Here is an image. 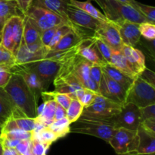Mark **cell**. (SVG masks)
<instances>
[{
	"label": "cell",
	"mask_w": 155,
	"mask_h": 155,
	"mask_svg": "<svg viewBox=\"0 0 155 155\" xmlns=\"http://www.w3.org/2000/svg\"><path fill=\"white\" fill-rule=\"evenodd\" d=\"M15 106L29 118H36L38 115L37 100L34 94L18 74H12L8 83L4 88Z\"/></svg>",
	"instance_id": "6da1fadb"
},
{
	"label": "cell",
	"mask_w": 155,
	"mask_h": 155,
	"mask_svg": "<svg viewBox=\"0 0 155 155\" xmlns=\"http://www.w3.org/2000/svg\"><path fill=\"white\" fill-rule=\"evenodd\" d=\"M123 106L98 94L90 105L84 107L80 119L108 123L114 126V117L120 112Z\"/></svg>",
	"instance_id": "7a4b0ae2"
},
{
	"label": "cell",
	"mask_w": 155,
	"mask_h": 155,
	"mask_svg": "<svg viewBox=\"0 0 155 155\" xmlns=\"http://www.w3.org/2000/svg\"><path fill=\"white\" fill-rule=\"evenodd\" d=\"M133 103L139 108L155 104V87L138 76L127 91L125 103Z\"/></svg>",
	"instance_id": "3957f363"
},
{
	"label": "cell",
	"mask_w": 155,
	"mask_h": 155,
	"mask_svg": "<svg viewBox=\"0 0 155 155\" xmlns=\"http://www.w3.org/2000/svg\"><path fill=\"white\" fill-rule=\"evenodd\" d=\"M115 129L112 125L94 120L79 119L71 126L70 132L92 135L104 140L108 143L114 133Z\"/></svg>",
	"instance_id": "277c9868"
},
{
	"label": "cell",
	"mask_w": 155,
	"mask_h": 155,
	"mask_svg": "<svg viewBox=\"0 0 155 155\" xmlns=\"http://www.w3.org/2000/svg\"><path fill=\"white\" fill-rule=\"evenodd\" d=\"M139 138L136 131L129 129H116L108 143L118 155L133 153L136 150Z\"/></svg>",
	"instance_id": "5b68a950"
},
{
	"label": "cell",
	"mask_w": 155,
	"mask_h": 155,
	"mask_svg": "<svg viewBox=\"0 0 155 155\" xmlns=\"http://www.w3.org/2000/svg\"><path fill=\"white\" fill-rule=\"evenodd\" d=\"M26 15L32 18L42 31L51 27L62 25L64 24H70L66 20L62 18L57 14L34 5H31L30 6Z\"/></svg>",
	"instance_id": "8992f818"
},
{
	"label": "cell",
	"mask_w": 155,
	"mask_h": 155,
	"mask_svg": "<svg viewBox=\"0 0 155 155\" xmlns=\"http://www.w3.org/2000/svg\"><path fill=\"white\" fill-rule=\"evenodd\" d=\"M67 18L73 29H85L93 33L96 31L101 22L71 3L67 8Z\"/></svg>",
	"instance_id": "52a82bcc"
},
{
	"label": "cell",
	"mask_w": 155,
	"mask_h": 155,
	"mask_svg": "<svg viewBox=\"0 0 155 155\" xmlns=\"http://www.w3.org/2000/svg\"><path fill=\"white\" fill-rule=\"evenodd\" d=\"M37 74L43 91H46L58 71L60 63L51 59H42L27 63Z\"/></svg>",
	"instance_id": "ba28073f"
},
{
	"label": "cell",
	"mask_w": 155,
	"mask_h": 155,
	"mask_svg": "<svg viewBox=\"0 0 155 155\" xmlns=\"http://www.w3.org/2000/svg\"><path fill=\"white\" fill-rule=\"evenodd\" d=\"M113 122L115 129L123 128L136 131L140 125L139 108L133 103H125L120 112L114 117Z\"/></svg>",
	"instance_id": "9c48e42d"
},
{
	"label": "cell",
	"mask_w": 155,
	"mask_h": 155,
	"mask_svg": "<svg viewBox=\"0 0 155 155\" xmlns=\"http://www.w3.org/2000/svg\"><path fill=\"white\" fill-rule=\"evenodd\" d=\"M98 94L115 103L124 105L127 91L124 87L103 72L102 78L98 86Z\"/></svg>",
	"instance_id": "30bf717a"
},
{
	"label": "cell",
	"mask_w": 155,
	"mask_h": 155,
	"mask_svg": "<svg viewBox=\"0 0 155 155\" xmlns=\"http://www.w3.org/2000/svg\"><path fill=\"white\" fill-rule=\"evenodd\" d=\"M92 65V62L81 57L80 55L76 54L73 64V74L83 88L98 94V86L90 78V68Z\"/></svg>",
	"instance_id": "8fae6325"
},
{
	"label": "cell",
	"mask_w": 155,
	"mask_h": 155,
	"mask_svg": "<svg viewBox=\"0 0 155 155\" xmlns=\"http://www.w3.org/2000/svg\"><path fill=\"white\" fill-rule=\"evenodd\" d=\"M95 35L107 43L114 50H120L124 45L117 26L114 22L109 20L100 22Z\"/></svg>",
	"instance_id": "7c38bea8"
},
{
	"label": "cell",
	"mask_w": 155,
	"mask_h": 155,
	"mask_svg": "<svg viewBox=\"0 0 155 155\" xmlns=\"http://www.w3.org/2000/svg\"><path fill=\"white\" fill-rule=\"evenodd\" d=\"M11 71L12 74H18L23 78L28 88L34 94L36 100L38 101L41 96V93L43 91V90L39 78L35 71L27 64H21V65L15 64L11 68Z\"/></svg>",
	"instance_id": "4fadbf2b"
},
{
	"label": "cell",
	"mask_w": 155,
	"mask_h": 155,
	"mask_svg": "<svg viewBox=\"0 0 155 155\" xmlns=\"http://www.w3.org/2000/svg\"><path fill=\"white\" fill-rule=\"evenodd\" d=\"M109 4L116 15V22L121 20H126L135 24H140L148 21L146 18L133 6L123 4L117 0H109Z\"/></svg>",
	"instance_id": "5bb4252c"
},
{
	"label": "cell",
	"mask_w": 155,
	"mask_h": 155,
	"mask_svg": "<svg viewBox=\"0 0 155 155\" xmlns=\"http://www.w3.org/2000/svg\"><path fill=\"white\" fill-rule=\"evenodd\" d=\"M77 54L92 64L103 65L107 62L98 51L95 40V36L83 39L77 46Z\"/></svg>",
	"instance_id": "9a60e30c"
},
{
	"label": "cell",
	"mask_w": 155,
	"mask_h": 155,
	"mask_svg": "<svg viewBox=\"0 0 155 155\" xmlns=\"http://www.w3.org/2000/svg\"><path fill=\"white\" fill-rule=\"evenodd\" d=\"M117 26L123 44L135 47L141 40L139 24L126 20L114 22Z\"/></svg>",
	"instance_id": "2e32d148"
},
{
	"label": "cell",
	"mask_w": 155,
	"mask_h": 155,
	"mask_svg": "<svg viewBox=\"0 0 155 155\" xmlns=\"http://www.w3.org/2000/svg\"><path fill=\"white\" fill-rule=\"evenodd\" d=\"M41 97L43 100V104L41 106L40 112H38L37 116L35 119L43 125L45 127H48L54 122V111L57 103L51 98L48 91H42L41 93Z\"/></svg>",
	"instance_id": "e0dca14e"
},
{
	"label": "cell",
	"mask_w": 155,
	"mask_h": 155,
	"mask_svg": "<svg viewBox=\"0 0 155 155\" xmlns=\"http://www.w3.org/2000/svg\"><path fill=\"white\" fill-rule=\"evenodd\" d=\"M120 51L128 61L132 69L138 76L146 68L145 57L142 52L139 49L124 44Z\"/></svg>",
	"instance_id": "ac0fdd59"
},
{
	"label": "cell",
	"mask_w": 155,
	"mask_h": 155,
	"mask_svg": "<svg viewBox=\"0 0 155 155\" xmlns=\"http://www.w3.org/2000/svg\"><path fill=\"white\" fill-rule=\"evenodd\" d=\"M48 50L45 47H42L37 51H31L29 50L27 46L22 40L19 49L15 56V64L21 65V64L30 63V62L42 60L45 59Z\"/></svg>",
	"instance_id": "d6986e66"
},
{
	"label": "cell",
	"mask_w": 155,
	"mask_h": 155,
	"mask_svg": "<svg viewBox=\"0 0 155 155\" xmlns=\"http://www.w3.org/2000/svg\"><path fill=\"white\" fill-rule=\"evenodd\" d=\"M41 32L37 24L30 17L24 16V32L23 40L26 45L30 46L33 44L42 43L40 40Z\"/></svg>",
	"instance_id": "ffe728a7"
},
{
	"label": "cell",
	"mask_w": 155,
	"mask_h": 155,
	"mask_svg": "<svg viewBox=\"0 0 155 155\" xmlns=\"http://www.w3.org/2000/svg\"><path fill=\"white\" fill-rule=\"evenodd\" d=\"M69 4L70 0H33L31 5L48 9L57 14L69 23L67 18V8Z\"/></svg>",
	"instance_id": "44dd1931"
},
{
	"label": "cell",
	"mask_w": 155,
	"mask_h": 155,
	"mask_svg": "<svg viewBox=\"0 0 155 155\" xmlns=\"http://www.w3.org/2000/svg\"><path fill=\"white\" fill-rule=\"evenodd\" d=\"M109 64L117 68L119 71H120L121 72H123L131 78L135 79L136 77H138L137 74L132 69L128 61L127 60L126 57L120 50H113V53H112Z\"/></svg>",
	"instance_id": "7402d4cb"
},
{
	"label": "cell",
	"mask_w": 155,
	"mask_h": 155,
	"mask_svg": "<svg viewBox=\"0 0 155 155\" xmlns=\"http://www.w3.org/2000/svg\"><path fill=\"white\" fill-rule=\"evenodd\" d=\"M101 67L103 72L105 73L108 77L113 79L114 81H115L118 84H120L121 86H123L125 88L126 91H128V90L130 89V86L133 84L134 79L128 77L125 74H124L120 71H119L117 68L112 66L111 65H110L108 63L104 64V65H101Z\"/></svg>",
	"instance_id": "603a6c76"
},
{
	"label": "cell",
	"mask_w": 155,
	"mask_h": 155,
	"mask_svg": "<svg viewBox=\"0 0 155 155\" xmlns=\"http://www.w3.org/2000/svg\"><path fill=\"white\" fill-rule=\"evenodd\" d=\"M15 107L16 106L10 96L4 88H0V126H3L6 121L12 116Z\"/></svg>",
	"instance_id": "cb8c5ba5"
},
{
	"label": "cell",
	"mask_w": 155,
	"mask_h": 155,
	"mask_svg": "<svg viewBox=\"0 0 155 155\" xmlns=\"http://www.w3.org/2000/svg\"><path fill=\"white\" fill-rule=\"evenodd\" d=\"M12 24V36L14 40V56L18 52L21 41L23 40V32H24V16L16 15L9 18Z\"/></svg>",
	"instance_id": "d4e9b609"
},
{
	"label": "cell",
	"mask_w": 155,
	"mask_h": 155,
	"mask_svg": "<svg viewBox=\"0 0 155 155\" xmlns=\"http://www.w3.org/2000/svg\"><path fill=\"white\" fill-rule=\"evenodd\" d=\"M83 39L85 38H83L77 30L72 28L71 31L66 33L60 40V41L58 43L54 49L50 51H59V50H64L73 48V47L79 45Z\"/></svg>",
	"instance_id": "484cf974"
},
{
	"label": "cell",
	"mask_w": 155,
	"mask_h": 155,
	"mask_svg": "<svg viewBox=\"0 0 155 155\" xmlns=\"http://www.w3.org/2000/svg\"><path fill=\"white\" fill-rule=\"evenodd\" d=\"M70 3L74 5V6L77 7L78 9L83 10V12H86L89 15L95 18V19L98 20V21H106L108 20L104 14L101 13L98 9H97L89 1L82 2L78 1V0H70Z\"/></svg>",
	"instance_id": "4316f807"
},
{
	"label": "cell",
	"mask_w": 155,
	"mask_h": 155,
	"mask_svg": "<svg viewBox=\"0 0 155 155\" xmlns=\"http://www.w3.org/2000/svg\"><path fill=\"white\" fill-rule=\"evenodd\" d=\"M21 15L15 0H0V18L6 21L13 16Z\"/></svg>",
	"instance_id": "83f0119b"
},
{
	"label": "cell",
	"mask_w": 155,
	"mask_h": 155,
	"mask_svg": "<svg viewBox=\"0 0 155 155\" xmlns=\"http://www.w3.org/2000/svg\"><path fill=\"white\" fill-rule=\"evenodd\" d=\"M0 44L13 54L14 40L13 36H12V24L9 19L5 22L2 27L1 37H0Z\"/></svg>",
	"instance_id": "f1b7e54d"
},
{
	"label": "cell",
	"mask_w": 155,
	"mask_h": 155,
	"mask_svg": "<svg viewBox=\"0 0 155 155\" xmlns=\"http://www.w3.org/2000/svg\"><path fill=\"white\" fill-rule=\"evenodd\" d=\"M58 137L54 132L50 130L48 127H45L38 132H32L31 140H36L40 142L51 145L53 142L58 139Z\"/></svg>",
	"instance_id": "f546056e"
},
{
	"label": "cell",
	"mask_w": 155,
	"mask_h": 155,
	"mask_svg": "<svg viewBox=\"0 0 155 155\" xmlns=\"http://www.w3.org/2000/svg\"><path fill=\"white\" fill-rule=\"evenodd\" d=\"M71 123L67 117L61 119L60 120L54 121L48 126L50 130L52 131L53 132L58 135L59 138L64 137L65 135L70 133V129H71Z\"/></svg>",
	"instance_id": "4dcf8cb0"
},
{
	"label": "cell",
	"mask_w": 155,
	"mask_h": 155,
	"mask_svg": "<svg viewBox=\"0 0 155 155\" xmlns=\"http://www.w3.org/2000/svg\"><path fill=\"white\" fill-rule=\"evenodd\" d=\"M84 107L80 103L77 98H74L67 109V118L69 120L70 123L75 122L81 116Z\"/></svg>",
	"instance_id": "1f68e13d"
},
{
	"label": "cell",
	"mask_w": 155,
	"mask_h": 155,
	"mask_svg": "<svg viewBox=\"0 0 155 155\" xmlns=\"http://www.w3.org/2000/svg\"><path fill=\"white\" fill-rule=\"evenodd\" d=\"M98 95V93L95 92L93 91L87 89V88H83L82 89L79 90L76 94V98L80 102L83 107H86L89 105H90L95 97Z\"/></svg>",
	"instance_id": "d6a6232c"
},
{
	"label": "cell",
	"mask_w": 155,
	"mask_h": 155,
	"mask_svg": "<svg viewBox=\"0 0 155 155\" xmlns=\"http://www.w3.org/2000/svg\"><path fill=\"white\" fill-rule=\"evenodd\" d=\"M95 36V44H96V46L98 48V51L101 53V56L104 59V60L107 63H110V58H111L112 53H113V49L107 43L104 42L102 39H101L98 36Z\"/></svg>",
	"instance_id": "836d02e7"
},
{
	"label": "cell",
	"mask_w": 155,
	"mask_h": 155,
	"mask_svg": "<svg viewBox=\"0 0 155 155\" xmlns=\"http://www.w3.org/2000/svg\"><path fill=\"white\" fill-rule=\"evenodd\" d=\"M134 8L137 9L144 17L147 19V21L150 23L154 24L155 22V8L154 6L142 4L136 1L134 5Z\"/></svg>",
	"instance_id": "e575fe53"
},
{
	"label": "cell",
	"mask_w": 155,
	"mask_h": 155,
	"mask_svg": "<svg viewBox=\"0 0 155 155\" xmlns=\"http://www.w3.org/2000/svg\"><path fill=\"white\" fill-rule=\"evenodd\" d=\"M71 30H72V27H71L70 24H62V25L59 26V27H58L57 30H56L55 33H54V36H53L52 40H51V43H50L48 48H47L48 52L53 50L54 47L58 44V43L60 41V40L61 39L66 33H68V32L71 31Z\"/></svg>",
	"instance_id": "d590c367"
},
{
	"label": "cell",
	"mask_w": 155,
	"mask_h": 155,
	"mask_svg": "<svg viewBox=\"0 0 155 155\" xmlns=\"http://www.w3.org/2000/svg\"><path fill=\"white\" fill-rule=\"evenodd\" d=\"M48 94L51 96V98L56 102V103L64 109H68L69 105L71 104V101L74 98L69 94H63V93H59L57 91H48Z\"/></svg>",
	"instance_id": "8d00e7d4"
},
{
	"label": "cell",
	"mask_w": 155,
	"mask_h": 155,
	"mask_svg": "<svg viewBox=\"0 0 155 155\" xmlns=\"http://www.w3.org/2000/svg\"><path fill=\"white\" fill-rule=\"evenodd\" d=\"M139 30L141 36H143L147 40H154L155 25L148 21L139 24Z\"/></svg>",
	"instance_id": "74e56055"
},
{
	"label": "cell",
	"mask_w": 155,
	"mask_h": 155,
	"mask_svg": "<svg viewBox=\"0 0 155 155\" xmlns=\"http://www.w3.org/2000/svg\"><path fill=\"white\" fill-rule=\"evenodd\" d=\"M14 119L15 125L18 129L27 131V132H33L34 129L35 122L36 120L35 118H29V117H22V118Z\"/></svg>",
	"instance_id": "f35d334b"
},
{
	"label": "cell",
	"mask_w": 155,
	"mask_h": 155,
	"mask_svg": "<svg viewBox=\"0 0 155 155\" xmlns=\"http://www.w3.org/2000/svg\"><path fill=\"white\" fill-rule=\"evenodd\" d=\"M1 136L6 137L8 138H14L18 139L20 141L23 140H31L32 132H27V131L21 130V129H15L10 132H2Z\"/></svg>",
	"instance_id": "ab89813d"
},
{
	"label": "cell",
	"mask_w": 155,
	"mask_h": 155,
	"mask_svg": "<svg viewBox=\"0 0 155 155\" xmlns=\"http://www.w3.org/2000/svg\"><path fill=\"white\" fill-rule=\"evenodd\" d=\"M30 151L32 155H46V152L50 145L40 142L36 140H30Z\"/></svg>",
	"instance_id": "60d3db41"
},
{
	"label": "cell",
	"mask_w": 155,
	"mask_h": 155,
	"mask_svg": "<svg viewBox=\"0 0 155 155\" xmlns=\"http://www.w3.org/2000/svg\"><path fill=\"white\" fill-rule=\"evenodd\" d=\"M0 65H7L12 66L15 65V59L14 55L6 50L0 44Z\"/></svg>",
	"instance_id": "b9f144b4"
},
{
	"label": "cell",
	"mask_w": 155,
	"mask_h": 155,
	"mask_svg": "<svg viewBox=\"0 0 155 155\" xmlns=\"http://www.w3.org/2000/svg\"><path fill=\"white\" fill-rule=\"evenodd\" d=\"M12 66L7 65H0V88H4L8 83L12 75V73L11 71V68Z\"/></svg>",
	"instance_id": "7bdbcfd3"
},
{
	"label": "cell",
	"mask_w": 155,
	"mask_h": 155,
	"mask_svg": "<svg viewBox=\"0 0 155 155\" xmlns=\"http://www.w3.org/2000/svg\"><path fill=\"white\" fill-rule=\"evenodd\" d=\"M95 1L101 7V9L104 12V15L109 21H111L113 22H115L117 21L116 16L109 4V0H95Z\"/></svg>",
	"instance_id": "ee69618b"
},
{
	"label": "cell",
	"mask_w": 155,
	"mask_h": 155,
	"mask_svg": "<svg viewBox=\"0 0 155 155\" xmlns=\"http://www.w3.org/2000/svg\"><path fill=\"white\" fill-rule=\"evenodd\" d=\"M58 27H51V28L47 29V30H42L41 32V36H40V40L42 43V45L45 48H48V45L51 43V40H52L53 36H54V33H55L56 30H57Z\"/></svg>",
	"instance_id": "f6af8a7d"
},
{
	"label": "cell",
	"mask_w": 155,
	"mask_h": 155,
	"mask_svg": "<svg viewBox=\"0 0 155 155\" xmlns=\"http://www.w3.org/2000/svg\"><path fill=\"white\" fill-rule=\"evenodd\" d=\"M140 123L148 119H155V104H151L145 107L139 108Z\"/></svg>",
	"instance_id": "bcb514c9"
},
{
	"label": "cell",
	"mask_w": 155,
	"mask_h": 155,
	"mask_svg": "<svg viewBox=\"0 0 155 155\" xmlns=\"http://www.w3.org/2000/svg\"><path fill=\"white\" fill-rule=\"evenodd\" d=\"M103 71L101 69V65H96V64H92L90 68V78L98 86H99V84L102 78Z\"/></svg>",
	"instance_id": "7dc6e473"
},
{
	"label": "cell",
	"mask_w": 155,
	"mask_h": 155,
	"mask_svg": "<svg viewBox=\"0 0 155 155\" xmlns=\"http://www.w3.org/2000/svg\"><path fill=\"white\" fill-rule=\"evenodd\" d=\"M33 0H15L20 12L21 13L22 16H24L27 14V10L31 5Z\"/></svg>",
	"instance_id": "c3c4849f"
},
{
	"label": "cell",
	"mask_w": 155,
	"mask_h": 155,
	"mask_svg": "<svg viewBox=\"0 0 155 155\" xmlns=\"http://www.w3.org/2000/svg\"><path fill=\"white\" fill-rule=\"evenodd\" d=\"M139 76L142 78L143 80H145V81L149 83L150 84L155 87V74L153 71L148 69V68H146Z\"/></svg>",
	"instance_id": "681fc988"
},
{
	"label": "cell",
	"mask_w": 155,
	"mask_h": 155,
	"mask_svg": "<svg viewBox=\"0 0 155 155\" xmlns=\"http://www.w3.org/2000/svg\"><path fill=\"white\" fill-rule=\"evenodd\" d=\"M30 140H23L19 142L16 146L15 149L20 155H24L30 150Z\"/></svg>",
	"instance_id": "f907efd6"
},
{
	"label": "cell",
	"mask_w": 155,
	"mask_h": 155,
	"mask_svg": "<svg viewBox=\"0 0 155 155\" xmlns=\"http://www.w3.org/2000/svg\"><path fill=\"white\" fill-rule=\"evenodd\" d=\"M140 126L149 133L155 135V119H148L140 123Z\"/></svg>",
	"instance_id": "816d5d0a"
},
{
	"label": "cell",
	"mask_w": 155,
	"mask_h": 155,
	"mask_svg": "<svg viewBox=\"0 0 155 155\" xmlns=\"http://www.w3.org/2000/svg\"><path fill=\"white\" fill-rule=\"evenodd\" d=\"M0 141H1L3 147H12V148H15L16 146L18 145V144H19L20 141H21L18 139L8 138L3 136L0 137Z\"/></svg>",
	"instance_id": "f5cc1de1"
},
{
	"label": "cell",
	"mask_w": 155,
	"mask_h": 155,
	"mask_svg": "<svg viewBox=\"0 0 155 155\" xmlns=\"http://www.w3.org/2000/svg\"><path fill=\"white\" fill-rule=\"evenodd\" d=\"M67 116V109L62 107L60 105H56L55 111H54V120L57 121V120H60L61 119L65 118Z\"/></svg>",
	"instance_id": "db71d44e"
},
{
	"label": "cell",
	"mask_w": 155,
	"mask_h": 155,
	"mask_svg": "<svg viewBox=\"0 0 155 155\" xmlns=\"http://www.w3.org/2000/svg\"><path fill=\"white\" fill-rule=\"evenodd\" d=\"M2 155H20L15 148L12 147H3Z\"/></svg>",
	"instance_id": "11a10c76"
},
{
	"label": "cell",
	"mask_w": 155,
	"mask_h": 155,
	"mask_svg": "<svg viewBox=\"0 0 155 155\" xmlns=\"http://www.w3.org/2000/svg\"><path fill=\"white\" fill-rule=\"evenodd\" d=\"M119 2L123 3V4L129 5H131L134 8V5L136 3V0H117Z\"/></svg>",
	"instance_id": "9f6ffc18"
},
{
	"label": "cell",
	"mask_w": 155,
	"mask_h": 155,
	"mask_svg": "<svg viewBox=\"0 0 155 155\" xmlns=\"http://www.w3.org/2000/svg\"><path fill=\"white\" fill-rule=\"evenodd\" d=\"M5 21H4L3 20H2L0 18V37H1V33H2V27L4 26V24Z\"/></svg>",
	"instance_id": "6f0895ef"
},
{
	"label": "cell",
	"mask_w": 155,
	"mask_h": 155,
	"mask_svg": "<svg viewBox=\"0 0 155 155\" xmlns=\"http://www.w3.org/2000/svg\"><path fill=\"white\" fill-rule=\"evenodd\" d=\"M2 152H3V146L2 144L1 141H0V155H2Z\"/></svg>",
	"instance_id": "680465c9"
},
{
	"label": "cell",
	"mask_w": 155,
	"mask_h": 155,
	"mask_svg": "<svg viewBox=\"0 0 155 155\" xmlns=\"http://www.w3.org/2000/svg\"><path fill=\"white\" fill-rule=\"evenodd\" d=\"M2 132V126H0V137H1Z\"/></svg>",
	"instance_id": "91938a15"
}]
</instances>
